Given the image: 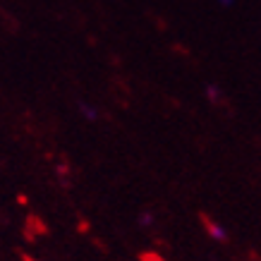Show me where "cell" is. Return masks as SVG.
I'll use <instances>...</instances> for the list:
<instances>
[{
    "instance_id": "obj_1",
    "label": "cell",
    "mask_w": 261,
    "mask_h": 261,
    "mask_svg": "<svg viewBox=\"0 0 261 261\" xmlns=\"http://www.w3.org/2000/svg\"><path fill=\"white\" fill-rule=\"evenodd\" d=\"M206 232H208V238L216 240V242H225L228 240V230L218 225L216 221H206Z\"/></svg>"
},
{
    "instance_id": "obj_2",
    "label": "cell",
    "mask_w": 261,
    "mask_h": 261,
    "mask_svg": "<svg viewBox=\"0 0 261 261\" xmlns=\"http://www.w3.org/2000/svg\"><path fill=\"white\" fill-rule=\"evenodd\" d=\"M221 3H223V5H230V0H221Z\"/></svg>"
}]
</instances>
